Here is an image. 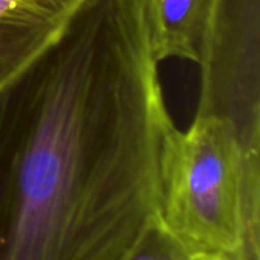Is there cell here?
Wrapping results in <instances>:
<instances>
[{"mask_svg": "<svg viewBox=\"0 0 260 260\" xmlns=\"http://www.w3.org/2000/svg\"><path fill=\"white\" fill-rule=\"evenodd\" d=\"M143 0H85L0 90V260H128L178 129Z\"/></svg>", "mask_w": 260, "mask_h": 260, "instance_id": "obj_1", "label": "cell"}, {"mask_svg": "<svg viewBox=\"0 0 260 260\" xmlns=\"http://www.w3.org/2000/svg\"><path fill=\"white\" fill-rule=\"evenodd\" d=\"M161 222L189 254L260 260V146L216 117L178 128L163 160Z\"/></svg>", "mask_w": 260, "mask_h": 260, "instance_id": "obj_2", "label": "cell"}, {"mask_svg": "<svg viewBox=\"0 0 260 260\" xmlns=\"http://www.w3.org/2000/svg\"><path fill=\"white\" fill-rule=\"evenodd\" d=\"M198 66L195 116L221 119L260 146V0H216Z\"/></svg>", "mask_w": 260, "mask_h": 260, "instance_id": "obj_3", "label": "cell"}, {"mask_svg": "<svg viewBox=\"0 0 260 260\" xmlns=\"http://www.w3.org/2000/svg\"><path fill=\"white\" fill-rule=\"evenodd\" d=\"M85 0H0V90L53 44Z\"/></svg>", "mask_w": 260, "mask_h": 260, "instance_id": "obj_4", "label": "cell"}, {"mask_svg": "<svg viewBox=\"0 0 260 260\" xmlns=\"http://www.w3.org/2000/svg\"><path fill=\"white\" fill-rule=\"evenodd\" d=\"M155 61L178 58L198 64L216 0H143Z\"/></svg>", "mask_w": 260, "mask_h": 260, "instance_id": "obj_5", "label": "cell"}, {"mask_svg": "<svg viewBox=\"0 0 260 260\" xmlns=\"http://www.w3.org/2000/svg\"><path fill=\"white\" fill-rule=\"evenodd\" d=\"M189 253L165 230L155 227L128 260H187Z\"/></svg>", "mask_w": 260, "mask_h": 260, "instance_id": "obj_6", "label": "cell"}, {"mask_svg": "<svg viewBox=\"0 0 260 260\" xmlns=\"http://www.w3.org/2000/svg\"><path fill=\"white\" fill-rule=\"evenodd\" d=\"M187 260H230L218 253H190Z\"/></svg>", "mask_w": 260, "mask_h": 260, "instance_id": "obj_7", "label": "cell"}]
</instances>
